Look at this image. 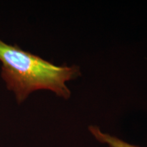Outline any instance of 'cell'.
<instances>
[{
  "mask_svg": "<svg viewBox=\"0 0 147 147\" xmlns=\"http://www.w3.org/2000/svg\"><path fill=\"white\" fill-rule=\"evenodd\" d=\"M1 77L16 102L21 104L33 92L48 90L67 100L71 91L66 84L81 75L78 66H58L18 46L0 40Z\"/></svg>",
  "mask_w": 147,
  "mask_h": 147,
  "instance_id": "obj_1",
  "label": "cell"
},
{
  "mask_svg": "<svg viewBox=\"0 0 147 147\" xmlns=\"http://www.w3.org/2000/svg\"><path fill=\"white\" fill-rule=\"evenodd\" d=\"M89 130L97 141L103 144H106L108 147H140L129 144L117 137L104 133L97 126L90 125L89 127Z\"/></svg>",
  "mask_w": 147,
  "mask_h": 147,
  "instance_id": "obj_2",
  "label": "cell"
}]
</instances>
